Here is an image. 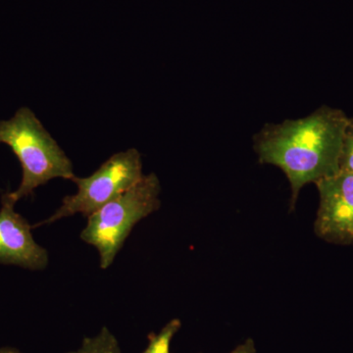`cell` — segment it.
<instances>
[{"label": "cell", "mask_w": 353, "mask_h": 353, "mask_svg": "<svg viewBox=\"0 0 353 353\" xmlns=\"http://www.w3.org/2000/svg\"><path fill=\"white\" fill-rule=\"evenodd\" d=\"M160 192L158 176L143 175L131 189L88 216L81 239L97 248L102 270L113 264L134 226L160 208Z\"/></svg>", "instance_id": "3957f363"}, {"label": "cell", "mask_w": 353, "mask_h": 353, "mask_svg": "<svg viewBox=\"0 0 353 353\" xmlns=\"http://www.w3.org/2000/svg\"><path fill=\"white\" fill-rule=\"evenodd\" d=\"M339 170L353 174V118H348L343 132L339 158Z\"/></svg>", "instance_id": "9c48e42d"}, {"label": "cell", "mask_w": 353, "mask_h": 353, "mask_svg": "<svg viewBox=\"0 0 353 353\" xmlns=\"http://www.w3.org/2000/svg\"><path fill=\"white\" fill-rule=\"evenodd\" d=\"M182 322L180 319H172L160 330L159 333L148 334V345L141 353H172L171 343L175 334L180 331Z\"/></svg>", "instance_id": "ba28073f"}, {"label": "cell", "mask_w": 353, "mask_h": 353, "mask_svg": "<svg viewBox=\"0 0 353 353\" xmlns=\"http://www.w3.org/2000/svg\"><path fill=\"white\" fill-rule=\"evenodd\" d=\"M8 194H2L0 208V264L32 271L48 267V252L34 241L32 227L19 213Z\"/></svg>", "instance_id": "8992f818"}, {"label": "cell", "mask_w": 353, "mask_h": 353, "mask_svg": "<svg viewBox=\"0 0 353 353\" xmlns=\"http://www.w3.org/2000/svg\"><path fill=\"white\" fill-rule=\"evenodd\" d=\"M231 353H256L254 341H253L252 339H248L245 343L234 348Z\"/></svg>", "instance_id": "30bf717a"}, {"label": "cell", "mask_w": 353, "mask_h": 353, "mask_svg": "<svg viewBox=\"0 0 353 353\" xmlns=\"http://www.w3.org/2000/svg\"><path fill=\"white\" fill-rule=\"evenodd\" d=\"M0 143L19 159L22 180L9 197L17 203L54 179L73 180V164L31 109L21 108L11 119L0 121Z\"/></svg>", "instance_id": "7a4b0ae2"}, {"label": "cell", "mask_w": 353, "mask_h": 353, "mask_svg": "<svg viewBox=\"0 0 353 353\" xmlns=\"http://www.w3.org/2000/svg\"><path fill=\"white\" fill-rule=\"evenodd\" d=\"M315 185L320 196L315 234L328 243L353 245V174L339 171Z\"/></svg>", "instance_id": "5b68a950"}, {"label": "cell", "mask_w": 353, "mask_h": 353, "mask_svg": "<svg viewBox=\"0 0 353 353\" xmlns=\"http://www.w3.org/2000/svg\"><path fill=\"white\" fill-rule=\"evenodd\" d=\"M143 176V162L139 150L130 148L126 152L115 153L92 175L85 178L75 176L72 181L78 187V192L65 196L60 208L48 219L34 224L32 229L75 214L88 218L131 189Z\"/></svg>", "instance_id": "277c9868"}, {"label": "cell", "mask_w": 353, "mask_h": 353, "mask_svg": "<svg viewBox=\"0 0 353 353\" xmlns=\"http://www.w3.org/2000/svg\"><path fill=\"white\" fill-rule=\"evenodd\" d=\"M348 117L341 109L322 106L306 117L267 124L253 138L260 163L281 169L290 190V208L305 185L339 171V158Z\"/></svg>", "instance_id": "6da1fadb"}, {"label": "cell", "mask_w": 353, "mask_h": 353, "mask_svg": "<svg viewBox=\"0 0 353 353\" xmlns=\"http://www.w3.org/2000/svg\"><path fill=\"white\" fill-rule=\"evenodd\" d=\"M67 353H121V348L112 332L103 327L97 336L83 339L78 350Z\"/></svg>", "instance_id": "52a82bcc"}, {"label": "cell", "mask_w": 353, "mask_h": 353, "mask_svg": "<svg viewBox=\"0 0 353 353\" xmlns=\"http://www.w3.org/2000/svg\"><path fill=\"white\" fill-rule=\"evenodd\" d=\"M0 353H22L19 350L11 347H0Z\"/></svg>", "instance_id": "8fae6325"}]
</instances>
